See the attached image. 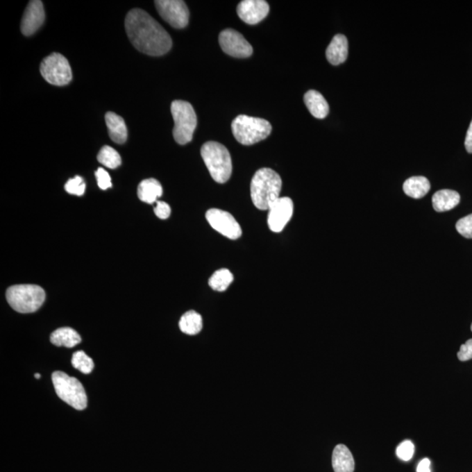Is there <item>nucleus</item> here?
<instances>
[{"instance_id":"nucleus-16","label":"nucleus","mask_w":472,"mask_h":472,"mask_svg":"<svg viewBox=\"0 0 472 472\" xmlns=\"http://www.w3.org/2000/svg\"><path fill=\"white\" fill-rule=\"evenodd\" d=\"M307 109L313 117L323 119L329 113V104L325 97L316 90H309L303 97Z\"/></svg>"},{"instance_id":"nucleus-6","label":"nucleus","mask_w":472,"mask_h":472,"mask_svg":"<svg viewBox=\"0 0 472 472\" xmlns=\"http://www.w3.org/2000/svg\"><path fill=\"white\" fill-rule=\"evenodd\" d=\"M171 112L174 120V137L178 144H187L193 140L197 127V116L191 103L175 100L171 103Z\"/></svg>"},{"instance_id":"nucleus-28","label":"nucleus","mask_w":472,"mask_h":472,"mask_svg":"<svg viewBox=\"0 0 472 472\" xmlns=\"http://www.w3.org/2000/svg\"><path fill=\"white\" fill-rule=\"evenodd\" d=\"M414 446L411 441H404L397 447V457L403 461H410L413 457Z\"/></svg>"},{"instance_id":"nucleus-25","label":"nucleus","mask_w":472,"mask_h":472,"mask_svg":"<svg viewBox=\"0 0 472 472\" xmlns=\"http://www.w3.org/2000/svg\"><path fill=\"white\" fill-rule=\"evenodd\" d=\"M97 160L110 169H116L122 164V158H121L119 153L109 146H103L101 149L99 156H97Z\"/></svg>"},{"instance_id":"nucleus-23","label":"nucleus","mask_w":472,"mask_h":472,"mask_svg":"<svg viewBox=\"0 0 472 472\" xmlns=\"http://www.w3.org/2000/svg\"><path fill=\"white\" fill-rule=\"evenodd\" d=\"M180 328L182 332L187 335H196L202 330V318L199 313L194 311L185 312L181 317Z\"/></svg>"},{"instance_id":"nucleus-15","label":"nucleus","mask_w":472,"mask_h":472,"mask_svg":"<svg viewBox=\"0 0 472 472\" xmlns=\"http://www.w3.org/2000/svg\"><path fill=\"white\" fill-rule=\"evenodd\" d=\"M326 58L333 66L346 62L348 56V42L346 37L343 35H337L333 37L332 42L326 49Z\"/></svg>"},{"instance_id":"nucleus-18","label":"nucleus","mask_w":472,"mask_h":472,"mask_svg":"<svg viewBox=\"0 0 472 472\" xmlns=\"http://www.w3.org/2000/svg\"><path fill=\"white\" fill-rule=\"evenodd\" d=\"M461 198L460 194L450 189L437 191L432 197V204L435 210L439 212L450 211L460 204Z\"/></svg>"},{"instance_id":"nucleus-32","label":"nucleus","mask_w":472,"mask_h":472,"mask_svg":"<svg viewBox=\"0 0 472 472\" xmlns=\"http://www.w3.org/2000/svg\"><path fill=\"white\" fill-rule=\"evenodd\" d=\"M457 357L461 362H467L472 359V339L467 340L464 345L461 346Z\"/></svg>"},{"instance_id":"nucleus-27","label":"nucleus","mask_w":472,"mask_h":472,"mask_svg":"<svg viewBox=\"0 0 472 472\" xmlns=\"http://www.w3.org/2000/svg\"><path fill=\"white\" fill-rule=\"evenodd\" d=\"M86 185L83 181L82 177L76 176L70 178L65 185V190L69 194L77 195V196H83L84 192H85Z\"/></svg>"},{"instance_id":"nucleus-4","label":"nucleus","mask_w":472,"mask_h":472,"mask_svg":"<svg viewBox=\"0 0 472 472\" xmlns=\"http://www.w3.org/2000/svg\"><path fill=\"white\" fill-rule=\"evenodd\" d=\"M235 140L244 146H252L266 140L271 133L272 127L269 121L262 118L240 115L231 124Z\"/></svg>"},{"instance_id":"nucleus-8","label":"nucleus","mask_w":472,"mask_h":472,"mask_svg":"<svg viewBox=\"0 0 472 472\" xmlns=\"http://www.w3.org/2000/svg\"><path fill=\"white\" fill-rule=\"evenodd\" d=\"M40 74L47 83L55 86H65L72 81V70L65 57L53 53L40 64Z\"/></svg>"},{"instance_id":"nucleus-21","label":"nucleus","mask_w":472,"mask_h":472,"mask_svg":"<svg viewBox=\"0 0 472 472\" xmlns=\"http://www.w3.org/2000/svg\"><path fill=\"white\" fill-rule=\"evenodd\" d=\"M50 340L53 345L65 346L67 348H72L82 342L78 333L69 327H62L55 330L50 337Z\"/></svg>"},{"instance_id":"nucleus-29","label":"nucleus","mask_w":472,"mask_h":472,"mask_svg":"<svg viewBox=\"0 0 472 472\" xmlns=\"http://www.w3.org/2000/svg\"><path fill=\"white\" fill-rule=\"evenodd\" d=\"M456 228L457 232L464 237L472 239V214L460 219L457 222Z\"/></svg>"},{"instance_id":"nucleus-12","label":"nucleus","mask_w":472,"mask_h":472,"mask_svg":"<svg viewBox=\"0 0 472 472\" xmlns=\"http://www.w3.org/2000/svg\"><path fill=\"white\" fill-rule=\"evenodd\" d=\"M268 224L272 232L283 231L293 214V201L288 197L279 198L269 209Z\"/></svg>"},{"instance_id":"nucleus-11","label":"nucleus","mask_w":472,"mask_h":472,"mask_svg":"<svg viewBox=\"0 0 472 472\" xmlns=\"http://www.w3.org/2000/svg\"><path fill=\"white\" fill-rule=\"evenodd\" d=\"M221 49L229 56L248 58L253 53V47L240 33L234 29H226L219 36Z\"/></svg>"},{"instance_id":"nucleus-26","label":"nucleus","mask_w":472,"mask_h":472,"mask_svg":"<svg viewBox=\"0 0 472 472\" xmlns=\"http://www.w3.org/2000/svg\"><path fill=\"white\" fill-rule=\"evenodd\" d=\"M72 365L80 372L85 374L92 372L94 366L92 359L90 358L83 351H78L73 354Z\"/></svg>"},{"instance_id":"nucleus-20","label":"nucleus","mask_w":472,"mask_h":472,"mask_svg":"<svg viewBox=\"0 0 472 472\" xmlns=\"http://www.w3.org/2000/svg\"><path fill=\"white\" fill-rule=\"evenodd\" d=\"M162 194H163V188L160 182L155 178H147L138 185V198L146 203L153 204L157 202L158 199L162 196Z\"/></svg>"},{"instance_id":"nucleus-7","label":"nucleus","mask_w":472,"mask_h":472,"mask_svg":"<svg viewBox=\"0 0 472 472\" xmlns=\"http://www.w3.org/2000/svg\"><path fill=\"white\" fill-rule=\"evenodd\" d=\"M52 380L57 396L74 409H86L87 398L83 384L76 378L67 373L56 371L53 373Z\"/></svg>"},{"instance_id":"nucleus-14","label":"nucleus","mask_w":472,"mask_h":472,"mask_svg":"<svg viewBox=\"0 0 472 472\" xmlns=\"http://www.w3.org/2000/svg\"><path fill=\"white\" fill-rule=\"evenodd\" d=\"M45 22V10L40 0L30 1L24 12L22 22V32L25 36H31L42 28Z\"/></svg>"},{"instance_id":"nucleus-19","label":"nucleus","mask_w":472,"mask_h":472,"mask_svg":"<svg viewBox=\"0 0 472 472\" xmlns=\"http://www.w3.org/2000/svg\"><path fill=\"white\" fill-rule=\"evenodd\" d=\"M332 467L335 472H353L355 464L349 448L339 444L332 453Z\"/></svg>"},{"instance_id":"nucleus-36","label":"nucleus","mask_w":472,"mask_h":472,"mask_svg":"<svg viewBox=\"0 0 472 472\" xmlns=\"http://www.w3.org/2000/svg\"><path fill=\"white\" fill-rule=\"evenodd\" d=\"M471 332H472V323H471Z\"/></svg>"},{"instance_id":"nucleus-13","label":"nucleus","mask_w":472,"mask_h":472,"mask_svg":"<svg viewBox=\"0 0 472 472\" xmlns=\"http://www.w3.org/2000/svg\"><path fill=\"white\" fill-rule=\"evenodd\" d=\"M269 12V6L264 0H244L237 6V15L248 25H256Z\"/></svg>"},{"instance_id":"nucleus-31","label":"nucleus","mask_w":472,"mask_h":472,"mask_svg":"<svg viewBox=\"0 0 472 472\" xmlns=\"http://www.w3.org/2000/svg\"><path fill=\"white\" fill-rule=\"evenodd\" d=\"M155 214L161 220H167L171 215V208L164 201H157L156 207L154 208Z\"/></svg>"},{"instance_id":"nucleus-5","label":"nucleus","mask_w":472,"mask_h":472,"mask_svg":"<svg viewBox=\"0 0 472 472\" xmlns=\"http://www.w3.org/2000/svg\"><path fill=\"white\" fill-rule=\"evenodd\" d=\"M6 299L15 311L32 313L42 307L46 299V293L38 285H13L6 292Z\"/></svg>"},{"instance_id":"nucleus-10","label":"nucleus","mask_w":472,"mask_h":472,"mask_svg":"<svg viewBox=\"0 0 472 472\" xmlns=\"http://www.w3.org/2000/svg\"><path fill=\"white\" fill-rule=\"evenodd\" d=\"M205 218L211 227L225 237L231 240L241 237L242 234L241 226L229 212L221 209H209L205 214Z\"/></svg>"},{"instance_id":"nucleus-24","label":"nucleus","mask_w":472,"mask_h":472,"mask_svg":"<svg viewBox=\"0 0 472 472\" xmlns=\"http://www.w3.org/2000/svg\"><path fill=\"white\" fill-rule=\"evenodd\" d=\"M234 281V276L227 269H219L209 279V286L214 291L225 292Z\"/></svg>"},{"instance_id":"nucleus-33","label":"nucleus","mask_w":472,"mask_h":472,"mask_svg":"<svg viewBox=\"0 0 472 472\" xmlns=\"http://www.w3.org/2000/svg\"><path fill=\"white\" fill-rule=\"evenodd\" d=\"M464 146L469 153H472V120L465 137Z\"/></svg>"},{"instance_id":"nucleus-2","label":"nucleus","mask_w":472,"mask_h":472,"mask_svg":"<svg viewBox=\"0 0 472 472\" xmlns=\"http://www.w3.org/2000/svg\"><path fill=\"white\" fill-rule=\"evenodd\" d=\"M282 189V178L275 171L262 168L252 178L251 185L253 203L260 210H269L279 199Z\"/></svg>"},{"instance_id":"nucleus-35","label":"nucleus","mask_w":472,"mask_h":472,"mask_svg":"<svg viewBox=\"0 0 472 472\" xmlns=\"http://www.w3.org/2000/svg\"><path fill=\"white\" fill-rule=\"evenodd\" d=\"M35 376L36 379H40V373H36Z\"/></svg>"},{"instance_id":"nucleus-3","label":"nucleus","mask_w":472,"mask_h":472,"mask_svg":"<svg viewBox=\"0 0 472 472\" xmlns=\"http://www.w3.org/2000/svg\"><path fill=\"white\" fill-rule=\"evenodd\" d=\"M201 157L212 180L224 184L231 177L232 160L230 153L224 144L218 142H207L201 147Z\"/></svg>"},{"instance_id":"nucleus-9","label":"nucleus","mask_w":472,"mask_h":472,"mask_svg":"<svg viewBox=\"0 0 472 472\" xmlns=\"http://www.w3.org/2000/svg\"><path fill=\"white\" fill-rule=\"evenodd\" d=\"M158 12L174 28H185L189 22V10L182 0H158L155 1Z\"/></svg>"},{"instance_id":"nucleus-1","label":"nucleus","mask_w":472,"mask_h":472,"mask_svg":"<svg viewBox=\"0 0 472 472\" xmlns=\"http://www.w3.org/2000/svg\"><path fill=\"white\" fill-rule=\"evenodd\" d=\"M128 37L138 51L151 56H161L173 46L169 33L146 11L130 10L126 18Z\"/></svg>"},{"instance_id":"nucleus-34","label":"nucleus","mask_w":472,"mask_h":472,"mask_svg":"<svg viewBox=\"0 0 472 472\" xmlns=\"http://www.w3.org/2000/svg\"><path fill=\"white\" fill-rule=\"evenodd\" d=\"M417 472H431L429 458H424L420 462L417 466Z\"/></svg>"},{"instance_id":"nucleus-22","label":"nucleus","mask_w":472,"mask_h":472,"mask_svg":"<svg viewBox=\"0 0 472 472\" xmlns=\"http://www.w3.org/2000/svg\"><path fill=\"white\" fill-rule=\"evenodd\" d=\"M430 190V183L428 178L416 176L407 178L403 184V191L407 196L413 199H421Z\"/></svg>"},{"instance_id":"nucleus-17","label":"nucleus","mask_w":472,"mask_h":472,"mask_svg":"<svg viewBox=\"0 0 472 472\" xmlns=\"http://www.w3.org/2000/svg\"><path fill=\"white\" fill-rule=\"evenodd\" d=\"M106 121L110 137L115 143L124 144L128 137V130L123 117L114 112H108Z\"/></svg>"},{"instance_id":"nucleus-30","label":"nucleus","mask_w":472,"mask_h":472,"mask_svg":"<svg viewBox=\"0 0 472 472\" xmlns=\"http://www.w3.org/2000/svg\"><path fill=\"white\" fill-rule=\"evenodd\" d=\"M96 177L97 184H99V187L102 189V190H107L108 188L112 187L110 174H108V171L104 170L103 168L100 167L97 169L96 171Z\"/></svg>"}]
</instances>
